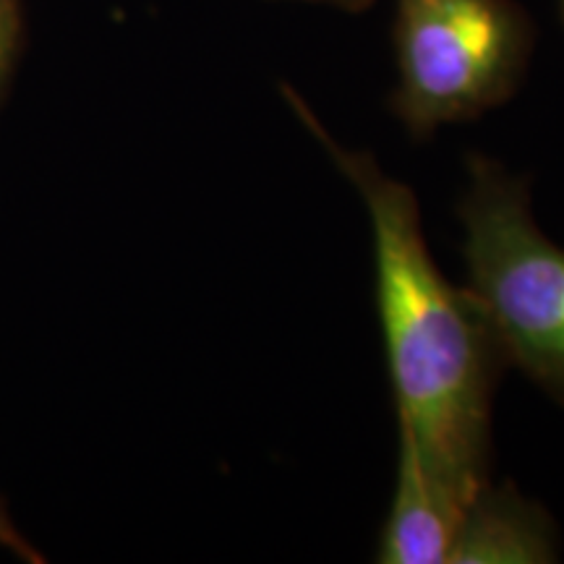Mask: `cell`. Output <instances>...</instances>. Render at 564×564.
<instances>
[{"instance_id":"52a82bcc","label":"cell","mask_w":564,"mask_h":564,"mask_svg":"<svg viewBox=\"0 0 564 564\" xmlns=\"http://www.w3.org/2000/svg\"><path fill=\"white\" fill-rule=\"evenodd\" d=\"M0 546H6L11 554H17L19 560L24 562H32V564L45 562V556H42L37 549H34L30 541L19 533V528L11 523L9 512H6L3 505H0Z\"/></svg>"},{"instance_id":"9c48e42d","label":"cell","mask_w":564,"mask_h":564,"mask_svg":"<svg viewBox=\"0 0 564 564\" xmlns=\"http://www.w3.org/2000/svg\"><path fill=\"white\" fill-rule=\"evenodd\" d=\"M560 3H562V17H564V0H560Z\"/></svg>"},{"instance_id":"8992f818","label":"cell","mask_w":564,"mask_h":564,"mask_svg":"<svg viewBox=\"0 0 564 564\" xmlns=\"http://www.w3.org/2000/svg\"><path fill=\"white\" fill-rule=\"evenodd\" d=\"M19 42V11L17 0H0V87L9 76L13 53Z\"/></svg>"},{"instance_id":"7a4b0ae2","label":"cell","mask_w":564,"mask_h":564,"mask_svg":"<svg viewBox=\"0 0 564 564\" xmlns=\"http://www.w3.org/2000/svg\"><path fill=\"white\" fill-rule=\"evenodd\" d=\"M457 215L468 293L505 364L564 408V249L535 225L528 181L470 154Z\"/></svg>"},{"instance_id":"277c9868","label":"cell","mask_w":564,"mask_h":564,"mask_svg":"<svg viewBox=\"0 0 564 564\" xmlns=\"http://www.w3.org/2000/svg\"><path fill=\"white\" fill-rule=\"evenodd\" d=\"M560 560V533L544 507L512 484L491 481L470 499L457 525L453 564H546Z\"/></svg>"},{"instance_id":"ba28073f","label":"cell","mask_w":564,"mask_h":564,"mask_svg":"<svg viewBox=\"0 0 564 564\" xmlns=\"http://www.w3.org/2000/svg\"><path fill=\"white\" fill-rule=\"evenodd\" d=\"M308 3H327V6H335V9H343V11H350V13H361L369 9L373 0H308Z\"/></svg>"},{"instance_id":"6da1fadb","label":"cell","mask_w":564,"mask_h":564,"mask_svg":"<svg viewBox=\"0 0 564 564\" xmlns=\"http://www.w3.org/2000/svg\"><path fill=\"white\" fill-rule=\"evenodd\" d=\"M282 91L369 212L400 440L470 502L491 481V400L507 366L497 337L468 288H455L436 267L411 186L390 178L369 152L337 144L291 87Z\"/></svg>"},{"instance_id":"3957f363","label":"cell","mask_w":564,"mask_h":564,"mask_svg":"<svg viewBox=\"0 0 564 564\" xmlns=\"http://www.w3.org/2000/svg\"><path fill=\"white\" fill-rule=\"evenodd\" d=\"M392 110L413 139L474 121L518 91L533 24L514 0H394Z\"/></svg>"},{"instance_id":"5b68a950","label":"cell","mask_w":564,"mask_h":564,"mask_svg":"<svg viewBox=\"0 0 564 564\" xmlns=\"http://www.w3.org/2000/svg\"><path fill=\"white\" fill-rule=\"evenodd\" d=\"M465 499L447 489L423 465L419 453L400 440L398 486L379 539V562L442 564L449 562Z\"/></svg>"}]
</instances>
